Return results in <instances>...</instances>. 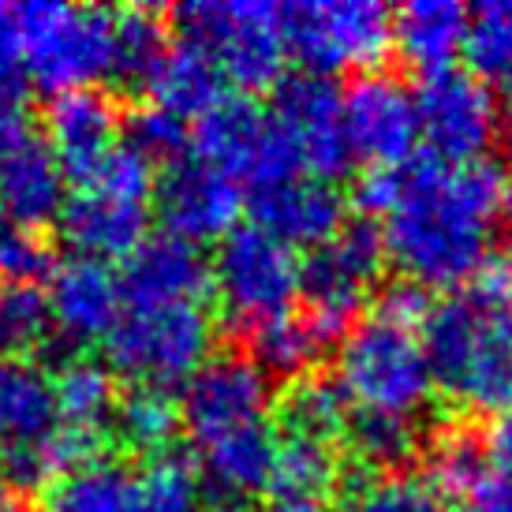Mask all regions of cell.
<instances>
[{"instance_id": "6da1fadb", "label": "cell", "mask_w": 512, "mask_h": 512, "mask_svg": "<svg viewBox=\"0 0 512 512\" xmlns=\"http://www.w3.org/2000/svg\"><path fill=\"white\" fill-rule=\"evenodd\" d=\"M501 202L505 172L494 161L453 165L434 154H412L400 161V195L385 214V258H393L412 285H464L490 258Z\"/></svg>"}, {"instance_id": "7a4b0ae2", "label": "cell", "mask_w": 512, "mask_h": 512, "mask_svg": "<svg viewBox=\"0 0 512 512\" xmlns=\"http://www.w3.org/2000/svg\"><path fill=\"white\" fill-rule=\"evenodd\" d=\"M337 389L356 412L419 419L434 397V374L419 333L378 314L356 322L337 352Z\"/></svg>"}, {"instance_id": "3957f363", "label": "cell", "mask_w": 512, "mask_h": 512, "mask_svg": "<svg viewBox=\"0 0 512 512\" xmlns=\"http://www.w3.org/2000/svg\"><path fill=\"white\" fill-rule=\"evenodd\" d=\"M180 45L214 64L240 90H270L285 79L281 8L266 0H191L172 12Z\"/></svg>"}, {"instance_id": "277c9868", "label": "cell", "mask_w": 512, "mask_h": 512, "mask_svg": "<svg viewBox=\"0 0 512 512\" xmlns=\"http://www.w3.org/2000/svg\"><path fill=\"white\" fill-rule=\"evenodd\" d=\"M154 172L128 146H116L60 210V236L79 258H128L146 240Z\"/></svg>"}, {"instance_id": "5b68a950", "label": "cell", "mask_w": 512, "mask_h": 512, "mask_svg": "<svg viewBox=\"0 0 512 512\" xmlns=\"http://www.w3.org/2000/svg\"><path fill=\"white\" fill-rule=\"evenodd\" d=\"M210 348L214 314L202 303H128L105 337L109 370L154 389L187 382Z\"/></svg>"}, {"instance_id": "8992f818", "label": "cell", "mask_w": 512, "mask_h": 512, "mask_svg": "<svg viewBox=\"0 0 512 512\" xmlns=\"http://www.w3.org/2000/svg\"><path fill=\"white\" fill-rule=\"evenodd\" d=\"M19 60L45 90H79L113 79V12L90 4H19Z\"/></svg>"}, {"instance_id": "52a82bcc", "label": "cell", "mask_w": 512, "mask_h": 512, "mask_svg": "<svg viewBox=\"0 0 512 512\" xmlns=\"http://www.w3.org/2000/svg\"><path fill=\"white\" fill-rule=\"evenodd\" d=\"M285 49L303 72L367 75L393 49V12L378 0H296L281 8Z\"/></svg>"}, {"instance_id": "ba28073f", "label": "cell", "mask_w": 512, "mask_h": 512, "mask_svg": "<svg viewBox=\"0 0 512 512\" xmlns=\"http://www.w3.org/2000/svg\"><path fill=\"white\" fill-rule=\"evenodd\" d=\"M210 288L228 318L251 333L262 322L292 311L299 296V258L288 243L258 225H236L217 243Z\"/></svg>"}, {"instance_id": "9c48e42d", "label": "cell", "mask_w": 512, "mask_h": 512, "mask_svg": "<svg viewBox=\"0 0 512 512\" xmlns=\"http://www.w3.org/2000/svg\"><path fill=\"white\" fill-rule=\"evenodd\" d=\"M385 266L382 232L370 221H344L326 243L311 247V255L299 262V292L307 299V318L318 333L344 337L356 326V314L370 299Z\"/></svg>"}, {"instance_id": "30bf717a", "label": "cell", "mask_w": 512, "mask_h": 512, "mask_svg": "<svg viewBox=\"0 0 512 512\" xmlns=\"http://www.w3.org/2000/svg\"><path fill=\"white\" fill-rule=\"evenodd\" d=\"M195 157L232 176L236 184L247 180L251 191L303 169L296 146L273 113L236 94H225L210 113L195 120Z\"/></svg>"}, {"instance_id": "8fae6325", "label": "cell", "mask_w": 512, "mask_h": 512, "mask_svg": "<svg viewBox=\"0 0 512 512\" xmlns=\"http://www.w3.org/2000/svg\"><path fill=\"white\" fill-rule=\"evenodd\" d=\"M468 299L475 307V341L453 393L479 412L501 415L512 408V255L486 258L471 277Z\"/></svg>"}, {"instance_id": "7c38bea8", "label": "cell", "mask_w": 512, "mask_h": 512, "mask_svg": "<svg viewBox=\"0 0 512 512\" xmlns=\"http://www.w3.org/2000/svg\"><path fill=\"white\" fill-rule=\"evenodd\" d=\"M419 109V139L441 161H483V154L498 139V98L479 75L464 68H441L423 75L415 90Z\"/></svg>"}, {"instance_id": "4fadbf2b", "label": "cell", "mask_w": 512, "mask_h": 512, "mask_svg": "<svg viewBox=\"0 0 512 512\" xmlns=\"http://www.w3.org/2000/svg\"><path fill=\"white\" fill-rule=\"evenodd\" d=\"M270 400V378L247 356H210L184 382L180 423L199 445H206L232 430L266 423Z\"/></svg>"}, {"instance_id": "5bb4252c", "label": "cell", "mask_w": 512, "mask_h": 512, "mask_svg": "<svg viewBox=\"0 0 512 512\" xmlns=\"http://www.w3.org/2000/svg\"><path fill=\"white\" fill-rule=\"evenodd\" d=\"M154 210L165 232L187 243H221L243 214L240 184L202 157L184 154L169 161L154 180Z\"/></svg>"}, {"instance_id": "9a60e30c", "label": "cell", "mask_w": 512, "mask_h": 512, "mask_svg": "<svg viewBox=\"0 0 512 512\" xmlns=\"http://www.w3.org/2000/svg\"><path fill=\"white\" fill-rule=\"evenodd\" d=\"M273 120L285 128L299 154V165L318 180H333L352 165V146L344 135L341 90L329 75L296 72L277 83Z\"/></svg>"}, {"instance_id": "2e32d148", "label": "cell", "mask_w": 512, "mask_h": 512, "mask_svg": "<svg viewBox=\"0 0 512 512\" xmlns=\"http://www.w3.org/2000/svg\"><path fill=\"white\" fill-rule=\"evenodd\" d=\"M341 116L352 157H363L370 165H400L419 146L415 94L393 75H359L341 94Z\"/></svg>"}, {"instance_id": "e0dca14e", "label": "cell", "mask_w": 512, "mask_h": 512, "mask_svg": "<svg viewBox=\"0 0 512 512\" xmlns=\"http://www.w3.org/2000/svg\"><path fill=\"white\" fill-rule=\"evenodd\" d=\"M49 314L53 333L64 348H79L90 341H105L109 329L124 311V288L105 262L94 258H64L49 273Z\"/></svg>"}, {"instance_id": "ac0fdd59", "label": "cell", "mask_w": 512, "mask_h": 512, "mask_svg": "<svg viewBox=\"0 0 512 512\" xmlns=\"http://www.w3.org/2000/svg\"><path fill=\"white\" fill-rule=\"evenodd\" d=\"M120 128H124L120 109L113 94L101 86L60 90L49 98V109H45L49 150L60 161L64 176L72 172L79 184L116 150Z\"/></svg>"}, {"instance_id": "d6986e66", "label": "cell", "mask_w": 512, "mask_h": 512, "mask_svg": "<svg viewBox=\"0 0 512 512\" xmlns=\"http://www.w3.org/2000/svg\"><path fill=\"white\" fill-rule=\"evenodd\" d=\"M251 225L277 236L288 247H318L344 225V195L333 180L285 176L251 191Z\"/></svg>"}, {"instance_id": "ffe728a7", "label": "cell", "mask_w": 512, "mask_h": 512, "mask_svg": "<svg viewBox=\"0 0 512 512\" xmlns=\"http://www.w3.org/2000/svg\"><path fill=\"white\" fill-rule=\"evenodd\" d=\"M273 468H277V430L270 423H255L206 441L195 475L202 498L225 509H240L251 498L273 490Z\"/></svg>"}, {"instance_id": "44dd1931", "label": "cell", "mask_w": 512, "mask_h": 512, "mask_svg": "<svg viewBox=\"0 0 512 512\" xmlns=\"http://www.w3.org/2000/svg\"><path fill=\"white\" fill-rule=\"evenodd\" d=\"M120 288L128 303H202L210 292V258L172 232L146 236L124 262Z\"/></svg>"}, {"instance_id": "7402d4cb", "label": "cell", "mask_w": 512, "mask_h": 512, "mask_svg": "<svg viewBox=\"0 0 512 512\" xmlns=\"http://www.w3.org/2000/svg\"><path fill=\"white\" fill-rule=\"evenodd\" d=\"M471 12L460 0H408L393 12V45L423 75L453 68L464 53Z\"/></svg>"}, {"instance_id": "603a6c76", "label": "cell", "mask_w": 512, "mask_h": 512, "mask_svg": "<svg viewBox=\"0 0 512 512\" xmlns=\"http://www.w3.org/2000/svg\"><path fill=\"white\" fill-rule=\"evenodd\" d=\"M64 169L49 143L30 135L0 169V214L23 228H38L64 210Z\"/></svg>"}, {"instance_id": "cb8c5ba5", "label": "cell", "mask_w": 512, "mask_h": 512, "mask_svg": "<svg viewBox=\"0 0 512 512\" xmlns=\"http://www.w3.org/2000/svg\"><path fill=\"white\" fill-rule=\"evenodd\" d=\"M57 430L53 378L34 359H0V445L19 449Z\"/></svg>"}, {"instance_id": "d4e9b609", "label": "cell", "mask_w": 512, "mask_h": 512, "mask_svg": "<svg viewBox=\"0 0 512 512\" xmlns=\"http://www.w3.org/2000/svg\"><path fill=\"white\" fill-rule=\"evenodd\" d=\"M53 400H57V427L101 438L105 427H113L120 389L105 363L75 356L60 363V374L53 378Z\"/></svg>"}, {"instance_id": "484cf974", "label": "cell", "mask_w": 512, "mask_h": 512, "mask_svg": "<svg viewBox=\"0 0 512 512\" xmlns=\"http://www.w3.org/2000/svg\"><path fill=\"white\" fill-rule=\"evenodd\" d=\"M146 90L157 109L180 116L187 124V120L210 113L217 101L225 98V79L202 53L187 49V45H169V53L146 79Z\"/></svg>"}, {"instance_id": "4316f807", "label": "cell", "mask_w": 512, "mask_h": 512, "mask_svg": "<svg viewBox=\"0 0 512 512\" xmlns=\"http://www.w3.org/2000/svg\"><path fill=\"white\" fill-rule=\"evenodd\" d=\"M251 363H255L266 378H307V370L314 367V359L322 356L326 337L318 333L307 314L285 311L255 326L251 333Z\"/></svg>"}, {"instance_id": "83f0119b", "label": "cell", "mask_w": 512, "mask_h": 512, "mask_svg": "<svg viewBox=\"0 0 512 512\" xmlns=\"http://www.w3.org/2000/svg\"><path fill=\"white\" fill-rule=\"evenodd\" d=\"M180 427H184L180 423V400H172L169 389L131 385L128 393H120V400H116V438L135 453H146L150 460L169 453Z\"/></svg>"}, {"instance_id": "f1b7e54d", "label": "cell", "mask_w": 512, "mask_h": 512, "mask_svg": "<svg viewBox=\"0 0 512 512\" xmlns=\"http://www.w3.org/2000/svg\"><path fill=\"white\" fill-rule=\"evenodd\" d=\"M131 471L120 460H90L45 490L42 512H131Z\"/></svg>"}, {"instance_id": "f546056e", "label": "cell", "mask_w": 512, "mask_h": 512, "mask_svg": "<svg viewBox=\"0 0 512 512\" xmlns=\"http://www.w3.org/2000/svg\"><path fill=\"white\" fill-rule=\"evenodd\" d=\"M281 434L307 441H337L348 434V400L333 378H296L281 400Z\"/></svg>"}, {"instance_id": "4dcf8cb0", "label": "cell", "mask_w": 512, "mask_h": 512, "mask_svg": "<svg viewBox=\"0 0 512 512\" xmlns=\"http://www.w3.org/2000/svg\"><path fill=\"white\" fill-rule=\"evenodd\" d=\"M419 341H423L434 382H441L453 393L464 367H468L471 341H475V307H471V299L468 296L438 299L430 307L423 329H419Z\"/></svg>"}, {"instance_id": "1f68e13d", "label": "cell", "mask_w": 512, "mask_h": 512, "mask_svg": "<svg viewBox=\"0 0 512 512\" xmlns=\"http://www.w3.org/2000/svg\"><path fill=\"white\" fill-rule=\"evenodd\" d=\"M337 475H341V449L337 445L277 434V468H273L277 498L318 501L337 483Z\"/></svg>"}, {"instance_id": "d6a6232c", "label": "cell", "mask_w": 512, "mask_h": 512, "mask_svg": "<svg viewBox=\"0 0 512 512\" xmlns=\"http://www.w3.org/2000/svg\"><path fill=\"white\" fill-rule=\"evenodd\" d=\"M53 341L57 333L42 288L0 281V359H30Z\"/></svg>"}, {"instance_id": "836d02e7", "label": "cell", "mask_w": 512, "mask_h": 512, "mask_svg": "<svg viewBox=\"0 0 512 512\" xmlns=\"http://www.w3.org/2000/svg\"><path fill=\"white\" fill-rule=\"evenodd\" d=\"M165 53H169V38H165L161 15L150 8L113 12V79L146 86Z\"/></svg>"}, {"instance_id": "e575fe53", "label": "cell", "mask_w": 512, "mask_h": 512, "mask_svg": "<svg viewBox=\"0 0 512 512\" xmlns=\"http://www.w3.org/2000/svg\"><path fill=\"white\" fill-rule=\"evenodd\" d=\"M131 512H206L195 468L184 456H154L131 483Z\"/></svg>"}, {"instance_id": "d590c367", "label": "cell", "mask_w": 512, "mask_h": 512, "mask_svg": "<svg viewBox=\"0 0 512 512\" xmlns=\"http://www.w3.org/2000/svg\"><path fill=\"white\" fill-rule=\"evenodd\" d=\"M490 475L483 438H475L468 430H445L430 445L427 460V483L438 490L441 501H464Z\"/></svg>"}, {"instance_id": "8d00e7d4", "label": "cell", "mask_w": 512, "mask_h": 512, "mask_svg": "<svg viewBox=\"0 0 512 512\" xmlns=\"http://www.w3.org/2000/svg\"><path fill=\"white\" fill-rule=\"evenodd\" d=\"M348 438H352V449H356L363 464L382 468L389 475V471L404 468L419 453L423 430H419V419L356 412V419H348Z\"/></svg>"}, {"instance_id": "74e56055", "label": "cell", "mask_w": 512, "mask_h": 512, "mask_svg": "<svg viewBox=\"0 0 512 512\" xmlns=\"http://www.w3.org/2000/svg\"><path fill=\"white\" fill-rule=\"evenodd\" d=\"M471 75L479 79H505L512 72V0H486L468 19L464 38Z\"/></svg>"}, {"instance_id": "f35d334b", "label": "cell", "mask_w": 512, "mask_h": 512, "mask_svg": "<svg viewBox=\"0 0 512 512\" xmlns=\"http://www.w3.org/2000/svg\"><path fill=\"white\" fill-rule=\"evenodd\" d=\"M124 143L135 157H143L146 165L154 169V161H176V157H184V146H187V124L180 116L165 113V109H157V105H143V109H135V113L124 120Z\"/></svg>"}, {"instance_id": "ab89813d", "label": "cell", "mask_w": 512, "mask_h": 512, "mask_svg": "<svg viewBox=\"0 0 512 512\" xmlns=\"http://www.w3.org/2000/svg\"><path fill=\"white\" fill-rule=\"evenodd\" d=\"M352 505H356V512H449L427 479L404 475V471L367 479L356 490Z\"/></svg>"}, {"instance_id": "60d3db41", "label": "cell", "mask_w": 512, "mask_h": 512, "mask_svg": "<svg viewBox=\"0 0 512 512\" xmlns=\"http://www.w3.org/2000/svg\"><path fill=\"white\" fill-rule=\"evenodd\" d=\"M49 273H53V251L42 240V232L0 221V281L38 285Z\"/></svg>"}, {"instance_id": "b9f144b4", "label": "cell", "mask_w": 512, "mask_h": 512, "mask_svg": "<svg viewBox=\"0 0 512 512\" xmlns=\"http://www.w3.org/2000/svg\"><path fill=\"white\" fill-rule=\"evenodd\" d=\"M430 307H434V299L423 285H412V281H397V285L382 288V296L374 303V314L385 318V322H397L404 329H423L427 322Z\"/></svg>"}, {"instance_id": "7bdbcfd3", "label": "cell", "mask_w": 512, "mask_h": 512, "mask_svg": "<svg viewBox=\"0 0 512 512\" xmlns=\"http://www.w3.org/2000/svg\"><path fill=\"white\" fill-rule=\"evenodd\" d=\"M400 195V165H370L356 184V202L367 214H389Z\"/></svg>"}, {"instance_id": "ee69618b", "label": "cell", "mask_w": 512, "mask_h": 512, "mask_svg": "<svg viewBox=\"0 0 512 512\" xmlns=\"http://www.w3.org/2000/svg\"><path fill=\"white\" fill-rule=\"evenodd\" d=\"M456 512H512V479H505V475H498V471H490L483 483L460 501V509Z\"/></svg>"}, {"instance_id": "f6af8a7d", "label": "cell", "mask_w": 512, "mask_h": 512, "mask_svg": "<svg viewBox=\"0 0 512 512\" xmlns=\"http://www.w3.org/2000/svg\"><path fill=\"white\" fill-rule=\"evenodd\" d=\"M486 460L498 468V475H505V479H512V408L509 412L494 415V423H490V430H486Z\"/></svg>"}, {"instance_id": "bcb514c9", "label": "cell", "mask_w": 512, "mask_h": 512, "mask_svg": "<svg viewBox=\"0 0 512 512\" xmlns=\"http://www.w3.org/2000/svg\"><path fill=\"white\" fill-rule=\"evenodd\" d=\"M0 75H23V60H19V4H0Z\"/></svg>"}, {"instance_id": "7dc6e473", "label": "cell", "mask_w": 512, "mask_h": 512, "mask_svg": "<svg viewBox=\"0 0 512 512\" xmlns=\"http://www.w3.org/2000/svg\"><path fill=\"white\" fill-rule=\"evenodd\" d=\"M30 135H34V128L23 116V109H0V169L12 161V154L27 143Z\"/></svg>"}, {"instance_id": "c3c4849f", "label": "cell", "mask_w": 512, "mask_h": 512, "mask_svg": "<svg viewBox=\"0 0 512 512\" xmlns=\"http://www.w3.org/2000/svg\"><path fill=\"white\" fill-rule=\"evenodd\" d=\"M266 512H326L318 501H292V498H277Z\"/></svg>"}, {"instance_id": "681fc988", "label": "cell", "mask_w": 512, "mask_h": 512, "mask_svg": "<svg viewBox=\"0 0 512 512\" xmlns=\"http://www.w3.org/2000/svg\"><path fill=\"white\" fill-rule=\"evenodd\" d=\"M0 512H23L19 509V494L4 479H0Z\"/></svg>"}, {"instance_id": "f907efd6", "label": "cell", "mask_w": 512, "mask_h": 512, "mask_svg": "<svg viewBox=\"0 0 512 512\" xmlns=\"http://www.w3.org/2000/svg\"><path fill=\"white\" fill-rule=\"evenodd\" d=\"M501 210L509 214V225H512V176L505 180V202H501Z\"/></svg>"}, {"instance_id": "816d5d0a", "label": "cell", "mask_w": 512, "mask_h": 512, "mask_svg": "<svg viewBox=\"0 0 512 512\" xmlns=\"http://www.w3.org/2000/svg\"><path fill=\"white\" fill-rule=\"evenodd\" d=\"M501 86H505V105L512 109V72L505 75V79H501Z\"/></svg>"}, {"instance_id": "f5cc1de1", "label": "cell", "mask_w": 512, "mask_h": 512, "mask_svg": "<svg viewBox=\"0 0 512 512\" xmlns=\"http://www.w3.org/2000/svg\"><path fill=\"white\" fill-rule=\"evenodd\" d=\"M4 453H8V449H4V445H0V464H4Z\"/></svg>"}]
</instances>
